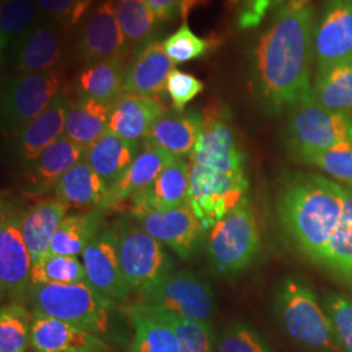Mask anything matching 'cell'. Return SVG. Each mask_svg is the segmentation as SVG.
Returning a JSON list of instances; mask_svg holds the SVG:
<instances>
[{
  "instance_id": "cell-16",
  "label": "cell",
  "mask_w": 352,
  "mask_h": 352,
  "mask_svg": "<svg viewBox=\"0 0 352 352\" xmlns=\"http://www.w3.org/2000/svg\"><path fill=\"white\" fill-rule=\"evenodd\" d=\"M317 69L352 59V0H325L315 28Z\"/></svg>"
},
{
  "instance_id": "cell-10",
  "label": "cell",
  "mask_w": 352,
  "mask_h": 352,
  "mask_svg": "<svg viewBox=\"0 0 352 352\" xmlns=\"http://www.w3.org/2000/svg\"><path fill=\"white\" fill-rule=\"evenodd\" d=\"M190 164L222 173H245V154L238 141L232 115L222 102H210L202 111L201 132L190 154Z\"/></svg>"
},
{
  "instance_id": "cell-20",
  "label": "cell",
  "mask_w": 352,
  "mask_h": 352,
  "mask_svg": "<svg viewBox=\"0 0 352 352\" xmlns=\"http://www.w3.org/2000/svg\"><path fill=\"white\" fill-rule=\"evenodd\" d=\"M164 113L166 107L158 97L123 93L111 104L107 131L129 141H145Z\"/></svg>"
},
{
  "instance_id": "cell-19",
  "label": "cell",
  "mask_w": 352,
  "mask_h": 352,
  "mask_svg": "<svg viewBox=\"0 0 352 352\" xmlns=\"http://www.w3.org/2000/svg\"><path fill=\"white\" fill-rule=\"evenodd\" d=\"M174 158L168 151L145 142L144 149L140 151L135 161L109 186L98 209L104 212L149 187Z\"/></svg>"
},
{
  "instance_id": "cell-43",
  "label": "cell",
  "mask_w": 352,
  "mask_h": 352,
  "mask_svg": "<svg viewBox=\"0 0 352 352\" xmlns=\"http://www.w3.org/2000/svg\"><path fill=\"white\" fill-rule=\"evenodd\" d=\"M38 10L43 19H49L69 30L81 24L91 7V3L81 0H37Z\"/></svg>"
},
{
  "instance_id": "cell-14",
  "label": "cell",
  "mask_w": 352,
  "mask_h": 352,
  "mask_svg": "<svg viewBox=\"0 0 352 352\" xmlns=\"http://www.w3.org/2000/svg\"><path fill=\"white\" fill-rule=\"evenodd\" d=\"M126 41L116 19L115 1L103 0L81 21L76 49L85 63L123 58Z\"/></svg>"
},
{
  "instance_id": "cell-13",
  "label": "cell",
  "mask_w": 352,
  "mask_h": 352,
  "mask_svg": "<svg viewBox=\"0 0 352 352\" xmlns=\"http://www.w3.org/2000/svg\"><path fill=\"white\" fill-rule=\"evenodd\" d=\"M133 219L154 239L189 258L199 250L206 230L188 202L164 212H132Z\"/></svg>"
},
{
  "instance_id": "cell-45",
  "label": "cell",
  "mask_w": 352,
  "mask_h": 352,
  "mask_svg": "<svg viewBox=\"0 0 352 352\" xmlns=\"http://www.w3.org/2000/svg\"><path fill=\"white\" fill-rule=\"evenodd\" d=\"M205 84L196 76L175 69L168 76L166 91L173 102L175 111H184L189 102L204 91Z\"/></svg>"
},
{
  "instance_id": "cell-25",
  "label": "cell",
  "mask_w": 352,
  "mask_h": 352,
  "mask_svg": "<svg viewBox=\"0 0 352 352\" xmlns=\"http://www.w3.org/2000/svg\"><path fill=\"white\" fill-rule=\"evenodd\" d=\"M202 113L196 111L166 113L151 126L146 144L168 151L174 157L190 155L201 132Z\"/></svg>"
},
{
  "instance_id": "cell-18",
  "label": "cell",
  "mask_w": 352,
  "mask_h": 352,
  "mask_svg": "<svg viewBox=\"0 0 352 352\" xmlns=\"http://www.w3.org/2000/svg\"><path fill=\"white\" fill-rule=\"evenodd\" d=\"M30 344L34 352L109 351V346L98 336L34 309Z\"/></svg>"
},
{
  "instance_id": "cell-7",
  "label": "cell",
  "mask_w": 352,
  "mask_h": 352,
  "mask_svg": "<svg viewBox=\"0 0 352 352\" xmlns=\"http://www.w3.org/2000/svg\"><path fill=\"white\" fill-rule=\"evenodd\" d=\"M113 230L119 261L131 291L139 292L171 272L173 263L164 244L136 221L122 218L113 225Z\"/></svg>"
},
{
  "instance_id": "cell-22",
  "label": "cell",
  "mask_w": 352,
  "mask_h": 352,
  "mask_svg": "<svg viewBox=\"0 0 352 352\" xmlns=\"http://www.w3.org/2000/svg\"><path fill=\"white\" fill-rule=\"evenodd\" d=\"M68 106L64 94H59L45 111L17 132L16 155L25 167L33 164L54 141L63 136Z\"/></svg>"
},
{
  "instance_id": "cell-17",
  "label": "cell",
  "mask_w": 352,
  "mask_h": 352,
  "mask_svg": "<svg viewBox=\"0 0 352 352\" xmlns=\"http://www.w3.org/2000/svg\"><path fill=\"white\" fill-rule=\"evenodd\" d=\"M64 32L58 23L42 19L13 43L10 49L17 75L55 69L63 56Z\"/></svg>"
},
{
  "instance_id": "cell-40",
  "label": "cell",
  "mask_w": 352,
  "mask_h": 352,
  "mask_svg": "<svg viewBox=\"0 0 352 352\" xmlns=\"http://www.w3.org/2000/svg\"><path fill=\"white\" fill-rule=\"evenodd\" d=\"M299 161L317 167L334 179L349 183V186L352 184V142L309 153Z\"/></svg>"
},
{
  "instance_id": "cell-41",
  "label": "cell",
  "mask_w": 352,
  "mask_h": 352,
  "mask_svg": "<svg viewBox=\"0 0 352 352\" xmlns=\"http://www.w3.org/2000/svg\"><path fill=\"white\" fill-rule=\"evenodd\" d=\"M164 47L173 63H187L206 55L212 47V41L196 36L187 21H183L174 34L164 39Z\"/></svg>"
},
{
  "instance_id": "cell-34",
  "label": "cell",
  "mask_w": 352,
  "mask_h": 352,
  "mask_svg": "<svg viewBox=\"0 0 352 352\" xmlns=\"http://www.w3.org/2000/svg\"><path fill=\"white\" fill-rule=\"evenodd\" d=\"M321 266L352 286V188L349 186L340 223L327 244Z\"/></svg>"
},
{
  "instance_id": "cell-36",
  "label": "cell",
  "mask_w": 352,
  "mask_h": 352,
  "mask_svg": "<svg viewBox=\"0 0 352 352\" xmlns=\"http://www.w3.org/2000/svg\"><path fill=\"white\" fill-rule=\"evenodd\" d=\"M37 0H0V46L8 50L37 24Z\"/></svg>"
},
{
  "instance_id": "cell-24",
  "label": "cell",
  "mask_w": 352,
  "mask_h": 352,
  "mask_svg": "<svg viewBox=\"0 0 352 352\" xmlns=\"http://www.w3.org/2000/svg\"><path fill=\"white\" fill-rule=\"evenodd\" d=\"M84 154L82 146L63 135L26 167V188L38 195L55 187L67 171L84 160Z\"/></svg>"
},
{
  "instance_id": "cell-48",
  "label": "cell",
  "mask_w": 352,
  "mask_h": 352,
  "mask_svg": "<svg viewBox=\"0 0 352 352\" xmlns=\"http://www.w3.org/2000/svg\"><path fill=\"white\" fill-rule=\"evenodd\" d=\"M309 1H311V0H289L286 6H287L289 8H292V10H300V8L307 7Z\"/></svg>"
},
{
  "instance_id": "cell-50",
  "label": "cell",
  "mask_w": 352,
  "mask_h": 352,
  "mask_svg": "<svg viewBox=\"0 0 352 352\" xmlns=\"http://www.w3.org/2000/svg\"><path fill=\"white\" fill-rule=\"evenodd\" d=\"M349 187H351V188H352V184H350V186H349Z\"/></svg>"
},
{
  "instance_id": "cell-32",
  "label": "cell",
  "mask_w": 352,
  "mask_h": 352,
  "mask_svg": "<svg viewBox=\"0 0 352 352\" xmlns=\"http://www.w3.org/2000/svg\"><path fill=\"white\" fill-rule=\"evenodd\" d=\"M126 72L123 58L89 64L78 77L81 96L113 104L124 93Z\"/></svg>"
},
{
  "instance_id": "cell-47",
  "label": "cell",
  "mask_w": 352,
  "mask_h": 352,
  "mask_svg": "<svg viewBox=\"0 0 352 352\" xmlns=\"http://www.w3.org/2000/svg\"><path fill=\"white\" fill-rule=\"evenodd\" d=\"M157 20L161 23L174 20L182 13L184 0H146Z\"/></svg>"
},
{
  "instance_id": "cell-29",
  "label": "cell",
  "mask_w": 352,
  "mask_h": 352,
  "mask_svg": "<svg viewBox=\"0 0 352 352\" xmlns=\"http://www.w3.org/2000/svg\"><path fill=\"white\" fill-rule=\"evenodd\" d=\"M110 110L111 104L81 96L68 106L64 135L87 149L107 132Z\"/></svg>"
},
{
  "instance_id": "cell-9",
  "label": "cell",
  "mask_w": 352,
  "mask_h": 352,
  "mask_svg": "<svg viewBox=\"0 0 352 352\" xmlns=\"http://www.w3.org/2000/svg\"><path fill=\"white\" fill-rule=\"evenodd\" d=\"M190 164L188 202L206 231L235 208L248 190L245 173L231 174Z\"/></svg>"
},
{
  "instance_id": "cell-6",
  "label": "cell",
  "mask_w": 352,
  "mask_h": 352,
  "mask_svg": "<svg viewBox=\"0 0 352 352\" xmlns=\"http://www.w3.org/2000/svg\"><path fill=\"white\" fill-rule=\"evenodd\" d=\"M283 138L299 161L309 153L352 142V118L327 110L312 96L289 110Z\"/></svg>"
},
{
  "instance_id": "cell-5",
  "label": "cell",
  "mask_w": 352,
  "mask_h": 352,
  "mask_svg": "<svg viewBox=\"0 0 352 352\" xmlns=\"http://www.w3.org/2000/svg\"><path fill=\"white\" fill-rule=\"evenodd\" d=\"M261 247V235L250 199L241 201L210 230L206 244L214 272L228 277L247 269Z\"/></svg>"
},
{
  "instance_id": "cell-49",
  "label": "cell",
  "mask_w": 352,
  "mask_h": 352,
  "mask_svg": "<svg viewBox=\"0 0 352 352\" xmlns=\"http://www.w3.org/2000/svg\"><path fill=\"white\" fill-rule=\"evenodd\" d=\"M81 1H88V3H91V4H93V1H94V0H81Z\"/></svg>"
},
{
  "instance_id": "cell-31",
  "label": "cell",
  "mask_w": 352,
  "mask_h": 352,
  "mask_svg": "<svg viewBox=\"0 0 352 352\" xmlns=\"http://www.w3.org/2000/svg\"><path fill=\"white\" fill-rule=\"evenodd\" d=\"M312 90L322 107L352 118V59L317 69Z\"/></svg>"
},
{
  "instance_id": "cell-4",
  "label": "cell",
  "mask_w": 352,
  "mask_h": 352,
  "mask_svg": "<svg viewBox=\"0 0 352 352\" xmlns=\"http://www.w3.org/2000/svg\"><path fill=\"white\" fill-rule=\"evenodd\" d=\"M29 298L34 311L94 336H106L111 330L113 304L100 295L88 282L32 285Z\"/></svg>"
},
{
  "instance_id": "cell-2",
  "label": "cell",
  "mask_w": 352,
  "mask_h": 352,
  "mask_svg": "<svg viewBox=\"0 0 352 352\" xmlns=\"http://www.w3.org/2000/svg\"><path fill=\"white\" fill-rule=\"evenodd\" d=\"M346 187L325 176L289 173L276 197L279 226L289 243L321 266L327 244L340 223Z\"/></svg>"
},
{
  "instance_id": "cell-23",
  "label": "cell",
  "mask_w": 352,
  "mask_h": 352,
  "mask_svg": "<svg viewBox=\"0 0 352 352\" xmlns=\"http://www.w3.org/2000/svg\"><path fill=\"white\" fill-rule=\"evenodd\" d=\"M174 63L164 51V43L149 42L126 68L124 93L158 97L164 93Z\"/></svg>"
},
{
  "instance_id": "cell-37",
  "label": "cell",
  "mask_w": 352,
  "mask_h": 352,
  "mask_svg": "<svg viewBox=\"0 0 352 352\" xmlns=\"http://www.w3.org/2000/svg\"><path fill=\"white\" fill-rule=\"evenodd\" d=\"M32 285H72L87 282L82 261L76 256L47 254L33 263Z\"/></svg>"
},
{
  "instance_id": "cell-42",
  "label": "cell",
  "mask_w": 352,
  "mask_h": 352,
  "mask_svg": "<svg viewBox=\"0 0 352 352\" xmlns=\"http://www.w3.org/2000/svg\"><path fill=\"white\" fill-rule=\"evenodd\" d=\"M322 307L331 322L340 350L352 352V298L329 292L324 298Z\"/></svg>"
},
{
  "instance_id": "cell-46",
  "label": "cell",
  "mask_w": 352,
  "mask_h": 352,
  "mask_svg": "<svg viewBox=\"0 0 352 352\" xmlns=\"http://www.w3.org/2000/svg\"><path fill=\"white\" fill-rule=\"evenodd\" d=\"M238 7V28L252 30L261 25L272 10L278 8L283 0H232Z\"/></svg>"
},
{
  "instance_id": "cell-35",
  "label": "cell",
  "mask_w": 352,
  "mask_h": 352,
  "mask_svg": "<svg viewBox=\"0 0 352 352\" xmlns=\"http://www.w3.org/2000/svg\"><path fill=\"white\" fill-rule=\"evenodd\" d=\"M115 12L126 45L139 47L157 28V17L146 0H115Z\"/></svg>"
},
{
  "instance_id": "cell-30",
  "label": "cell",
  "mask_w": 352,
  "mask_h": 352,
  "mask_svg": "<svg viewBox=\"0 0 352 352\" xmlns=\"http://www.w3.org/2000/svg\"><path fill=\"white\" fill-rule=\"evenodd\" d=\"M107 188V183L84 160L67 171L54 187L56 199L68 208H98Z\"/></svg>"
},
{
  "instance_id": "cell-21",
  "label": "cell",
  "mask_w": 352,
  "mask_h": 352,
  "mask_svg": "<svg viewBox=\"0 0 352 352\" xmlns=\"http://www.w3.org/2000/svg\"><path fill=\"white\" fill-rule=\"evenodd\" d=\"M190 164L175 157L149 187L132 197V212H164L188 200Z\"/></svg>"
},
{
  "instance_id": "cell-12",
  "label": "cell",
  "mask_w": 352,
  "mask_h": 352,
  "mask_svg": "<svg viewBox=\"0 0 352 352\" xmlns=\"http://www.w3.org/2000/svg\"><path fill=\"white\" fill-rule=\"evenodd\" d=\"M23 213L1 202L0 217V289L1 296L20 302L32 287L33 261L21 232Z\"/></svg>"
},
{
  "instance_id": "cell-28",
  "label": "cell",
  "mask_w": 352,
  "mask_h": 352,
  "mask_svg": "<svg viewBox=\"0 0 352 352\" xmlns=\"http://www.w3.org/2000/svg\"><path fill=\"white\" fill-rule=\"evenodd\" d=\"M139 142L119 138L107 131L85 149L84 161L111 186L139 154Z\"/></svg>"
},
{
  "instance_id": "cell-3",
  "label": "cell",
  "mask_w": 352,
  "mask_h": 352,
  "mask_svg": "<svg viewBox=\"0 0 352 352\" xmlns=\"http://www.w3.org/2000/svg\"><path fill=\"white\" fill-rule=\"evenodd\" d=\"M273 311L289 338L302 347L320 352L340 349L324 307L302 278L289 276L278 285Z\"/></svg>"
},
{
  "instance_id": "cell-26",
  "label": "cell",
  "mask_w": 352,
  "mask_h": 352,
  "mask_svg": "<svg viewBox=\"0 0 352 352\" xmlns=\"http://www.w3.org/2000/svg\"><path fill=\"white\" fill-rule=\"evenodd\" d=\"M133 327L132 352H179L175 333L157 314L144 302H132L126 308Z\"/></svg>"
},
{
  "instance_id": "cell-39",
  "label": "cell",
  "mask_w": 352,
  "mask_h": 352,
  "mask_svg": "<svg viewBox=\"0 0 352 352\" xmlns=\"http://www.w3.org/2000/svg\"><path fill=\"white\" fill-rule=\"evenodd\" d=\"M32 317L23 304H4L0 309V352H25Z\"/></svg>"
},
{
  "instance_id": "cell-38",
  "label": "cell",
  "mask_w": 352,
  "mask_h": 352,
  "mask_svg": "<svg viewBox=\"0 0 352 352\" xmlns=\"http://www.w3.org/2000/svg\"><path fill=\"white\" fill-rule=\"evenodd\" d=\"M154 309L174 330L179 352H214L213 329L208 321L190 320L162 309Z\"/></svg>"
},
{
  "instance_id": "cell-8",
  "label": "cell",
  "mask_w": 352,
  "mask_h": 352,
  "mask_svg": "<svg viewBox=\"0 0 352 352\" xmlns=\"http://www.w3.org/2000/svg\"><path fill=\"white\" fill-rule=\"evenodd\" d=\"M63 85V74L58 69L14 76L1 93V124L19 132L62 94Z\"/></svg>"
},
{
  "instance_id": "cell-15",
  "label": "cell",
  "mask_w": 352,
  "mask_h": 352,
  "mask_svg": "<svg viewBox=\"0 0 352 352\" xmlns=\"http://www.w3.org/2000/svg\"><path fill=\"white\" fill-rule=\"evenodd\" d=\"M81 256L87 282L93 289L113 304L126 300L131 289L119 261L113 227L102 228Z\"/></svg>"
},
{
  "instance_id": "cell-44",
  "label": "cell",
  "mask_w": 352,
  "mask_h": 352,
  "mask_svg": "<svg viewBox=\"0 0 352 352\" xmlns=\"http://www.w3.org/2000/svg\"><path fill=\"white\" fill-rule=\"evenodd\" d=\"M218 352H270L263 337L253 327L232 322L218 340Z\"/></svg>"
},
{
  "instance_id": "cell-1",
  "label": "cell",
  "mask_w": 352,
  "mask_h": 352,
  "mask_svg": "<svg viewBox=\"0 0 352 352\" xmlns=\"http://www.w3.org/2000/svg\"><path fill=\"white\" fill-rule=\"evenodd\" d=\"M315 28L311 6L300 10L285 6L258 38L253 49L252 78L257 98L269 111H289L314 96Z\"/></svg>"
},
{
  "instance_id": "cell-11",
  "label": "cell",
  "mask_w": 352,
  "mask_h": 352,
  "mask_svg": "<svg viewBox=\"0 0 352 352\" xmlns=\"http://www.w3.org/2000/svg\"><path fill=\"white\" fill-rule=\"evenodd\" d=\"M138 294L140 302L190 320L208 321L215 309L209 283L189 272H170Z\"/></svg>"
},
{
  "instance_id": "cell-33",
  "label": "cell",
  "mask_w": 352,
  "mask_h": 352,
  "mask_svg": "<svg viewBox=\"0 0 352 352\" xmlns=\"http://www.w3.org/2000/svg\"><path fill=\"white\" fill-rule=\"evenodd\" d=\"M102 210L67 215L58 227L47 254L78 256L102 230Z\"/></svg>"
},
{
  "instance_id": "cell-27",
  "label": "cell",
  "mask_w": 352,
  "mask_h": 352,
  "mask_svg": "<svg viewBox=\"0 0 352 352\" xmlns=\"http://www.w3.org/2000/svg\"><path fill=\"white\" fill-rule=\"evenodd\" d=\"M68 206L60 200L42 201L32 206L21 218V232L32 261L47 256L52 238L67 217Z\"/></svg>"
}]
</instances>
